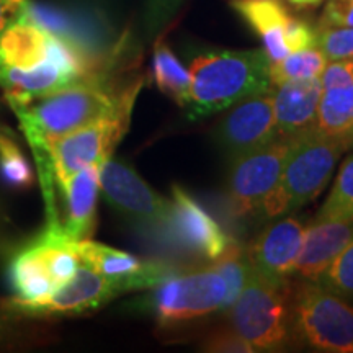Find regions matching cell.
<instances>
[{
  "label": "cell",
  "instance_id": "obj_16",
  "mask_svg": "<svg viewBox=\"0 0 353 353\" xmlns=\"http://www.w3.org/2000/svg\"><path fill=\"white\" fill-rule=\"evenodd\" d=\"M303 219L286 214L270 224L252 242L247 259L250 267L265 280L276 285H288L304 239Z\"/></svg>",
  "mask_w": 353,
  "mask_h": 353
},
{
  "label": "cell",
  "instance_id": "obj_15",
  "mask_svg": "<svg viewBox=\"0 0 353 353\" xmlns=\"http://www.w3.org/2000/svg\"><path fill=\"white\" fill-rule=\"evenodd\" d=\"M74 245L81 262L114 281L121 293L152 290L175 273L174 268L164 262H144L136 255L94 241L81 239L74 242Z\"/></svg>",
  "mask_w": 353,
  "mask_h": 353
},
{
  "label": "cell",
  "instance_id": "obj_3",
  "mask_svg": "<svg viewBox=\"0 0 353 353\" xmlns=\"http://www.w3.org/2000/svg\"><path fill=\"white\" fill-rule=\"evenodd\" d=\"M347 149L314 128L291 139L280 180L265 198L262 210L270 219L294 213L325 190Z\"/></svg>",
  "mask_w": 353,
  "mask_h": 353
},
{
  "label": "cell",
  "instance_id": "obj_28",
  "mask_svg": "<svg viewBox=\"0 0 353 353\" xmlns=\"http://www.w3.org/2000/svg\"><path fill=\"white\" fill-rule=\"evenodd\" d=\"M317 48L329 61L353 57V26L350 28H327L317 26Z\"/></svg>",
  "mask_w": 353,
  "mask_h": 353
},
{
  "label": "cell",
  "instance_id": "obj_2",
  "mask_svg": "<svg viewBox=\"0 0 353 353\" xmlns=\"http://www.w3.org/2000/svg\"><path fill=\"white\" fill-rule=\"evenodd\" d=\"M188 70L185 108L192 120L223 112L272 87L270 59L263 50L205 51L193 57Z\"/></svg>",
  "mask_w": 353,
  "mask_h": 353
},
{
  "label": "cell",
  "instance_id": "obj_32",
  "mask_svg": "<svg viewBox=\"0 0 353 353\" xmlns=\"http://www.w3.org/2000/svg\"><path fill=\"white\" fill-rule=\"evenodd\" d=\"M317 26L350 28L353 26V0H327Z\"/></svg>",
  "mask_w": 353,
  "mask_h": 353
},
{
  "label": "cell",
  "instance_id": "obj_11",
  "mask_svg": "<svg viewBox=\"0 0 353 353\" xmlns=\"http://www.w3.org/2000/svg\"><path fill=\"white\" fill-rule=\"evenodd\" d=\"M100 192L110 206L126 219L165 232L170 200L159 195L130 165L108 159L100 169Z\"/></svg>",
  "mask_w": 353,
  "mask_h": 353
},
{
  "label": "cell",
  "instance_id": "obj_10",
  "mask_svg": "<svg viewBox=\"0 0 353 353\" xmlns=\"http://www.w3.org/2000/svg\"><path fill=\"white\" fill-rule=\"evenodd\" d=\"M291 139L276 138L262 148L232 159L228 175V201L237 218L262 208L280 180Z\"/></svg>",
  "mask_w": 353,
  "mask_h": 353
},
{
  "label": "cell",
  "instance_id": "obj_6",
  "mask_svg": "<svg viewBox=\"0 0 353 353\" xmlns=\"http://www.w3.org/2000/svg\"><path fill=\"white\" fill-rule=\"evenodd\" d=\"M74 242L65 236L63 226L56 224L48 226L37 242L17 255L10 270L15 298L41 299L69 281L82 263Z\"/></svg>",
  "mask_w": 353,
  "mask_h": 353
},
{
  "label": "cell",
  "instance_id": "obj_20",
  "mask_svg": "<svg viewBox=\"0 0 353 353\" xmlns=\"http://www.w3.org/2000/svg\"><path fill=\"white\" fill-rule=\"evenodd\" d=\"M100 169L99 164L88 165L59 187L65 201V219L61 226L69 239H87L94 229L97 198L100 192Z\"/></svg>",
  "mask_w": 353,
  "mask_h": 353
},
{
  "label": "cell",
  "instance_id": "obj_37",
  "mask_svg": "<svg viewBox=\"0 0 353 353\" xmlns=\"http://www.w3.org/2000/svg\"><path fill=\"white\" fill-rule=\"evenodd\" d=\"M13 138H15V136L12 134L10 130H7L6 126L0 125V149H2L6 144L12 143V141H15Z\"/></svg>",
  "mask_w": 353,
  "mask_h": 353
},
{
  "label": "cell",
  "instance_id": "obj_14",
  "mask_svg": "<svg viewBox=\"0 0 353 353\" xmlns=\"http://www.w3.org/2000/svg\"><path fill=\"white\" fill-rule=\"evenodd\" d=\"M118 294H121V291L114 281L88 265L81 263L74 276L51 294L34 301H21L19 298H13L10 307L33 316L81 314L103 306Z\"/></svg>",
  "mask_w": 353,
  "mask_h": 353
},
{
  "label": "cell",
  "instance_id": "obj_9",
  "mask_svg": "<svg viewBox=\"0 0 353 353\" xmlns=\"http://www.w3.org/2000/svg\"><path fill=\"white\" fill-rule=\"evenodd\" d=\"M226 294V281L213 268L183 275L175 272L154 286L145 307L152 312L159 325L167 327L221 311Z\"/></svg>",
  "mask_w": 353,
  "mask_h": 353
},
{
  "label": "cell",
  "instance_id": "obj_23",
  "mask_svg": "<svg viewBox=\"0 0 353 353\" xmlns=\"http://www.w3.org/2000/svg\"><path fill=\"white\" fill-rule=\"evenodd\" d=\"M152 70L157 87L180 107H185L188 101L190 70L180 63L169 44L162 39L154 48Z\"/></svg>",
  "mask_w": 353,
  "mask_h": 353
},
{
  "label": "cell",
  "instance_id": "obj_8",
  "mask_svg": "<svg viewBox=\"0 0 353 353\" xmlns=\"http://www.w3.org/2000/svg\"><path fill=\"white\" fill-rule=\"evenodd\" d=\"M95 74L79 44L54 34L50 54L32 69L0 68V87L10 103L26 105Z\"/></svg>",
  "mask_w": 353,
  "mask_h": 353
},
{
  "label": "cell",
  "instance_id": "obj_33",
  "mask_svg": "<svg viewBox=\"0 0 353 353\" xmlns=\"http://www.w3.org/2000/svg\"><path fill=\"white\" fill-rule=\"evenodd\" d=\"M183 0H148V13H145V21H148L149 34L157 33L169 21L182 6Z\"/></svg>",
  "mask_w": 353,
  "mask_h": 353
},
{
  "label": "cell",
  "instance_id": "obj_17",
  "mask_svg": "<svg viewBox=\"0 0 353 353\" xmlns=\"http://www.w3.org/2000/svg\"><path fill=\"white\" fill-rule=\"evenodd\" d=\"M322 92L321 77L272 85L278 138L293 139L314 130Z\"/></svg>",
  "mask_w": 353,
  "mask_h": 353
},
{
  "label": "cell",
  "instance_id": "obj_25",
  "mask_svg": "<svg viewBox=\"0 0 353 353\" xmlns=\"http://www.w3.org/2000/svg\"><path fill=\"white\" fill-rule=\"evenodd\" d=\"M314 221H353V152L342 162L329 196Z\"/></svg>",
  "mask_w": 353,
  "mask_h": 353
},
{
  "label": "cell",
  "instance_id": "obj_26",
  "mask_svg": "<svg viewBox=\"0 0 353 353\" xmlns=\"http://www.w3.org/2000/svg\"><path fill=\"white\" fill-rule=\"evenodd\" d=\"M249 259L244 250L237 245V242L234 241L229 249L224 252L221 257L213 260L211 268L219 273L224 278L228 286V294H226V303H224V311H228L236 301L237 296L241 294L242 288H244L247 275H249Z\"/></svg>",
  "mask_w": 353,
  "mask_h": 353
},
{
  "label": "cell",
  "instance_id": "obj_18",
  "mask_svg": "<svg viewBox=\"0 0 353 353\" xmlns=\"http://www.w3.org/2000/svg\"><path fill=\"white\" fill-rule=\"evenodd\" d=\"M353 241V221H312L304 231L294 273L316 281L324 268Z\"/></svg>",
  "mask_w": 353,
  "mask_h": 353
},
{
  "label": "cell",
  "instance_id": "obj_31",
  "mask_svg": "<svg viewBox=\"0 0 353 353\" xmlns=\"http://www.w3.org/2000/svg\"><path fill=\"white\" fill-rule=\"evenodd\" d=\"M203 350L206 352H228V353H250L255 352V348L241 337L236 330H218L213 335H210L208 341L203 345Z\"/></svg>",
  "mask_w": 353,
  "mask_h": 353
},
{
  "label": "cell",
  "instance_id": "obj_36",
  "mask_svg": "<svg viewBox=\"0 0 353 353\" xmlns=\"http://www.w3.org/2000/svg\"><path fill=\"white\" fill-rule=\"evenodd\" d=\"M294 8L299 10H307V8H317L324 0H288Z\"/></svg>",
  "mask_w": 353,
  "mask_h": 353
},
{
  "label": "cell",
  "instance_id": "obj_24",
  "mask_svg": "<svg viewBox=\"0 0 353 353\" xmlns=\"http://www.w3.org/2000/svg\"><path fill=\"white\" fill-rule=\"evenodd\" d=\"M327 63L329 59L319 48L290 52L283 59L270 63V83L278 85L290 81L321 77Z\"/></svg>",
  "mask_w": 353,
  "mask_h": 353
},
{
  "label": "cell",
  "instance_id": "obj_34",
  "mask_svg": "<svg viewBox=\"0 0 353 353\" xmlns=\"http://www.w3.org/2000/svg\"><path fill=\"white\" fill-rule=\"evenodd\" d=\"M321 83L324 90L353 85V57L327 63L321 74Z\"/></svg>",
  "mask_w": 353,
  "mask_h": 353
},
{
  "label": "cell",
  "instance_id": "obj_1",
  "mask_svg": "<svg viewBox=\"0 0 353 353\" xmlns=\"http://www.w3.org/2000/svg\"><path fill=\"white\" fill-rule=\"evenodd\" d=\"M141 82L118 88L105 74L95 72L72 85L41 97L37 103H10L30 144L46 145L59 138L117 112L128 100H136Z\"/></svg>",
  "mask_w": 353,
  "mask_h": 353
},
{
  "label": "cell",
  "instance_id": "obj_19",
  "mask_svg": "<svg viewBox=\"0 0 353 353\" xmlns=\"http://www.w3.org/2000/svg\"><path fill=\"white\" fill-rule=\"evenodd\" d=\"M52 41L54 33L28 10L0 34V68L32 69L46 59Z\"/></svg>",
  "mask_w": 353,
  "mask_h": 353
},
{
  "label": "cell",
  "instance_id": "obj_21",
  "mask_svg": "<svg viewBox=\"0 0 353 353\" xmlns=\"http://www.w3.org/2000/svg\"><path fill=\"white\" fill-rule=\"evenodd\" d=\"M231 7L262 39L270 63L290 54L285 44V28L291 15L280 0H231Z\"/></svg>",
  "mask_w": 353,
  "mask_h": 353
},
{
  "label": "cell",
  "instance_id": "obj_13",
  "mask_svg": "<svg viewBox=\"0 0 353 353\" xmlns=\"http://www.w3.org/2000/svg\"><path fill=\"white\" fill-rule=\"evenodd\" d=\"M170 195V218L165 232L172 239L187 252L211 262L226 252L234 241L218 221L180 185L172 187Z\"/></svg>",
  "mask_w": 353,
  "mask_h": 353
},
{
  "label": "cell",
  "instance_id": "obj_27",
  "mask_svg": "<svg viewBox=\"0 0 353 353\" xmlns=\"http://www.w3.org/2000/svg\"><path fill=\"white\" fill-rule=\"evenodd\" d=\"M316 283L353 307V241L324 268Z\"/></svg>",
  "mask_w": 353,
  "mask_h": 353
},
{
  "label": "cell",
  "instance_id": "obj_22",
  "mask_svg": "<svg viewBox=\"0 0 353 353\" xmlns=\"http://www.w3.org/2000/svg\"><path fill=\"white\" fill-rule=\"evenodd\" d=\"M316 128L347 151L353 149V85L322 92Z\"/></svg>",
  "mask_w": 353,
  "mask_h": 353
},
{
  "label": "cell",
  "instance_id": "obj_12",
  "mask_svg": "<svg viewBox=\"0 0 353 353\" xmlns=\"http://www.w3.org/2000/svg\"><path fill=\"white\" fill-rule=\"evenodd\" d=\"M228 110L216 128L214 138L229 161L278 138L272 87L245 97Z\"/></svg>",
  "mask_w": 353,
  "mask_h": 353
},
{
  "label": "cell",
  "instance_id": "obj_4",
  "mask_svg": "<svg viewBox=\"0 0 353 353\" xmlns=\"http://www.w3.org/2000/svg\"><path fill=\"white\" fill-rule=\"evenodd\" d=\"M290 283H272L249 267L244 288L228 312L232 329L255 352H280L290 345Z\"/></svg>",
  "mask_w": 353,
  "mask_h": 353
},
{
  "label": "cell",
  "instance_id": "obj_29",
  "mask_svg": "<svg viewBox=\"0 0 353 353\" xmlns=\"http://www.w3.org/2000/svg\"><path fill=\"white\" fill-rule=\"evenodd\" d=\"M0 172L7 182L15 187H23L32 179L30 167L15 141L0 149Z\"/></svg>",
  "mask_w": 353,
  "mask_h": 353
},
{
  "label": "cell",
  "instance_id": "obj_7",
  "mask_svg": "<svg viewBox=\"0 0 353 353\" xmlns=\"http://www.w3.org/2000/svg\"><path fill=\"white\" fill-rule=\"evenodd\" d=\"M134 101L128 100L117 112L48 141L46 151L57 187L64 185L79 170L94 164L103 165L112 159L113 151L130 128Z\"/></svg>",
  "mask_w": 353,
  "mask_h": 353
},
{
  "label": "cell",
  "instance_id": "obj_5",
  "mask_svg": "<svg viewBox=\"0 0 353 353\" xmlns=\"http://www.w3.org/2000/svg\"><path fill=\"white\" fill-rule=\"evenodd\" d=\"M291 337L317 352L353 353V307L312 280L291 286Z\"/></svg>",
  "mask_w": 353,
  "mask_h": 353
},
{
  "label": "cell",
  "instance_id": "obj_35",
  "mask_svg": "<svg viewBox=\"0 0 353 353\" xmlns=\"http://www.w3.org/2000/svg\"><path fill=\"white\" fill-rule=\"evenodd\" d=\"M30 10V0H0V34Z\"/></svg>",
  "mask_w": 353,
  "mask_h": 353
},
{
  "label": "cell",
  "instance_id": "obj_30",
  "mask_svg": "<svg viewBox=\"0 0 353 353\" xmlns=\"http://www.w3.org/2000/svg\"><path fill=\"white\" fill-rule=\"evenodd\" d=\"M285 44L288 52L317 48V26L309 25L307 21L296 17H291L285 28Z\"/></svg>",
  "mask_w": 353,
  "mask_h": 353
}]
</instances>
